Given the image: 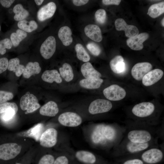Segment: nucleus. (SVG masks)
I'll use <instances>...</instances> for the list:
<instances>
[{"mask_svg": "<svg viewBox=\"0 0 164 164\" xmlns=\"http://www.w3.org/2000/svg\"><path fill=\"white\" fill-rule=\"evenodd\" d=\"M128 140L134 143H145L153 141V135L150 131L143 129H134L127 134Z\"/></svg>", "mask_w": 164, "mask_h": 164, "instance_id": "obj_1", "label": "nucleus"}, {"mask_svg": "<svg viewBox=\"0 0 164 164\" xmlns=\"http://www.w3.org/2000/svg\"><path fill=\"white\" fill-rule=\"evenodd\" d=\"M21 147L15 143H8L0 145V159L8 160L13 159L20 153Z\"/></svg>", "mask_w": 164, "mask_h": 164, "instance_id": "obj_2", "label": "nucleus"}, {"mask_svg": "<svg viewBox=\"0 0 164 164\" xmlns=\"http://www.w3.org/2000/svg\"><path fill=\"white\" fill-rule=\"evenodd\" d=\"M20 106L23 111L28 113H32L39 108L40 105L36 97L29 92H27L21 98Z\"/></svg>", "mask_w": 164, "mask_h": 164, "instance_id": "obj_3", "label": "nucleus"}, {"mask_svg": "<svg viewBox=\"0 0 164 164\" xmlns=\"http://www.w3.org/2000/svg\"><path fill=\"white\" fill-rule=\"evenodd\" d=\"M155 110V106L152 103L142 102L135 105L132 108V112L136 117L143 118L151 116Z\"/></svg>", "mask_w": 164, "mask_h": 164, "instance_id": "obj_4", "label": "nucleus"}, {"mask_svg": "<svg viewBox=\"0 0 164 164\" xmlns=\"http://www.w3.org/2000/svg\"><path fill=\"white\" fill-rule=\"evenodd\" d=\"M103 93L105 97L111 101H120L125 98L126 92L122 87L116 84L111 85L105 88Z\"/></svg>", "mask_w": 164, "mask_h": 164, "instance_id": "obj_5", "label": "nucleus"}, {"mask_svg": "<svg viewBox=\"0 0 164 164\" xmlns=\"http://www.w3.org/2000/svg\"><path fill=\"white\" fill-rule=\"evenodd\" d=\"M112 107V104L109 101L98 99L91 103L89 107L88 111L90 114H95L108 112Z\"/></svg>", "mask_w": 164, "mask_h": 164, "instance_id": "obj_6", "label": "nucleus"}, {"mask_svg": "<svg viewBox=\"0 0 164 164\" xmlns=\"http://www.w3.org/2000/svg\"><path fill=\"white\" fill-rule=\"evenodd\" d=\"M59 122L61 125L67 127H75L81 124L82 119L76 113L66 112L60 114L58 118Z\"/></svg>", "mask_w": 164, "mask_h": 164, "instance_id": "obj_7", "label": "nucleus"}, {"mask_svg": "<svg viewBox=\"0 0 164 164\" xmlns=\"http://www.w3.org/2000/svg\"><path fill=\"white\" fill-rule=\"evenodd\" d=\"M161 149L153 147L145 150L141 155L143 161L149 164H153L158 163L162 159L163 154Z\"/></svg>", "mask_w": 164, "mask_h": 164, "instance_id": "obj_8", "label": "nucleus"}, {"mask_svg": "<svg viewBox=\"0 0 164 164\" xmlns=\"http://www.w3.org/2000/svg\"><path fill=\"white\" fill-rule=\"evenodd\" d=\"M57 137V130L53 128H48L42 133L39 140L40 144L44 147H53L56 143Z\"/></svg>", "mask_w": 164, "mask_h": 164, "instance_id": "obj_9", "label": "nucleus"}, {"mask_svg": "<svg viewBox=\"0 0 164 164\" xmlns=\"http://www.w3.org/2000/svg\"><path fill=\"white\" fill-rule=\"evenodd\" d=\"M56 42L54 37H48L43 43L40 52L43 57L45 59L50 58L53 55L56 49Z\"/></svg>", "mask_w": 164, "mask_h": 164, "instance_id": "obj_10", "label": "nucleus"}, {"mask_svg": "<svg viewBox=\"0 0 164 164\" xmlns=\"http://www.w3.org/2000/svg\"><path fill=\"white\" fill-rule=\"evenodd\" d=\"M152 68L151 64L148 62L138 63L132 67L131 71L132 77L135 80H141Z\"/></svg>", "mask_w": 164, "mask_h": 164, "instance_id": "obj_11", "label": "nucleus"}, {"mask_svg": "<svg viewBox=\"0 0 164 164\" xmlns=\"http://www.w3.org/2000/svg\"><path fill=\"white\" fill-rule=\"evenodd\" d=\"M153 142L152 141L145 143L132 142L128 140L123 143L122 148L123 151L130 153H138L150 148Z\"/></svg>", "mask_w": 164, "mask_h": 164, "instance_id": "obj_12", "label": "nucleus"}, {"mask_svg": "<svg viewBox=\"0 0 164 164\" xmlns=\"http://www.w3.org/2000/svg\"><path fill=\"white\" fill-rule=\"evenodd\" d=\"M115 26L117 30L124 31L126 36L129 38L135 36L139 33L138 30L136 26L127 24L122 18H118L116 20Z\"/></svg>", "mask_w": 164, "mask_h": 164, "instance_id": "obj_13", "label": "nucleus"}, {"mask_svg": "<svg viewBox=\"0 0 164 164\" xmlns=\"http://www.w3.org/2000/svg\"><path fill=\"white\" fill-rule=\"evenodd\" d=\"M149 37L147 32H143L137 35L128 39L126 40L127 45L132 50H140L143 47V43Z\"/></svg>", "mask_w": 164, "mask_h": 164, "instance_id": "obj_14", "label": "nucleus"}, {"mask_svg": "<svg viewBox=\"0 0 164 164\" xmlns=\"http://www.w3.org/2000/svg\"><path fill=\"white\" fill-rule=\"evenodd\" d=\"M56 9V5L53 2H50L42 7L37 12L38 19L42 22L52 17L55 13Z\"/></svg>", "mask_w": 164, "mask_h": 164, "instance_id": "obj_15", "label": "nucleus"}, {"mask_svg": "<svg viewBox=\"0 0 164 164\" xmlns=\"http://www.w3.org/2000/svg\"><path fill=\"white\" fill-rule=\"evenodd\" d=\"M163 74V71L159 69L151 70L142 78V84L145 86H151L160 80L162 77Z\"/></svg>", "mask_w": 164, "mask_h": 164, "instance_id": "obj_16", "label": "nucleus"}, {"mask_svg": "<svg viewBox=\"0 0 164 164\" xmlns=\"http://www.w3.org/2000/svg\"><path fill=\"white\" fill-rule=\"evenodd\" d=\"M84 31L88 37L96 42H100L102 39L101 30L97 25L89 24L86 26L84 28Z\"/></svg>", "mask_w": 164, "mask_h": 164, "instance_id": "obj_17", "label": "nucleus"}, {"mask_svg": "<svg viewBox=\"0 0 164 164\" xmlns=\"http://www.w3.org/2000/svg\"><path fill=\"white\" fill-rule=\"evenodd\" d=\"M81 71L85 78H98L101 74L96 70L89 62H85L81 66Z\"/></svg>", "mask_w": 164, "mask_h": 164, "instance_id": "obj_18", "label": "nucleus"}, {"mask_svg": "<svg viewBox=\"0 0 164 164\" xmlns=\"http://www.w3.org/2000/svg\"><path fill=\"white\" fill-rule=\"evenodd\" d=\"M59 111L56 103L53 101H50L40 108L39 113L42 115L54 117L58 113Z\"/></svg>", "mask_w": 164, "mask_h": 164, "instance_id": "obj_19", "label": "nucleus"}, {"mask_svg": "<svg viewBox=\"0 0 164 164\" xmlns=\"http://www.w3.org/2000/svg\"><path fill=\"white\" fill-rule=\"evenodd\" d=\"M72 31L67 26L61 27L58 32V36L63 44L66 46L70 45L73 41Z\"/></svg>", "mask_w": 164, "mask_h": 164, "instance_id": "obj_20", "label": "nucleus"}, {"mask_svg": "<svg viewBox=\"0 0 164 164\" xmlns=\"http://www.w3.org/2000/svg\"><path fill=\"white\" fill-rule=\"evenodd\" d=\"M110 66L112 71L116 74L123 72L125 68L124 59L120 55L116 56L111 59Z\"/></svg>", "mask_w": 164, "mask_h": 164, "instance_id": "obj_21", "label": "nucleus"}, {"mask_svg": "<svg viewBox=\"0 0 164 164\" xmlns=\"http://www.w3.org/2000/svg\"><path fill=\"white\" fill-rule=\"evenodd\" d=\"M41 77L43 80L50 83L55 82L59 84L62 81L60 73L56 70L45 71L42 74Z\"/></svg>", "mask_w": 164, "mask_h": 164, "instance_id": "obj_22", "label": "nucleus"}, {"mask_svg": "<svg viewBox=\"0 0 164 164\" xmlns=\"http://www.w3.org/2000/svg\"><path fill=\"white\" fill-rule=\"evenodd\" d=\"M75 156L79 161L86 164H93L96 160V157L93 153L86 151H77Z\"/></svg>", "mask_w": 164, "mask_h": 164, "instance_id": "obj_23", "label": "nucleus"}, {"mask_svg": "<svg viewBox=\"0 0 164 164\" xmlns=\"http://www.w3.org/2000/svg\"><path fill=\"white\" fill-rule=\"evenodd\" d=\"M103 82V80L100 78H85L79 82L80 85L85 88L93 89L99 88Z\"/></svg>", "mask_w": 164, "mask_h": 164, "instance_id": "obj_24", "label": "nucleus"}, {"mask_svg": "<svg viewBox=\"0 0 164 164\" xmlns=\"http://www.w3.org/2000/svg\"><path fill=\"white\" fill-rule=\"evenodd\" d=\"M20 60L18 58L10 59L9 61L7 69L10 71H13L18 77L20 76L23 73L25 69V67L20 64Z\"/></svg>", "mask_w": 164, "mask_h": 164, "instance_id": "obj_25", "label": "nucleus"}, {"mask_svg": "<svg viewBox=\"0 0 164 164\" xmlns=\"http://www.w3.org/2000/svg\"><path fill=\"white\" fill-rule=\"evenodd\" d=\"M41 71V67L38 62H29L25 67L23 76L25 78H29L34 74H39Z\"/></svg>", "mask_w": 164, "mask_h": 164, "instance_id": "obj_26", "label": "nucleus"}, {"mask_svg": "<svg viewBox=\"0 0 164 164\" xmlns=\"http://www.w3.org/2000/svg\"><path fill=\"white\" fill-rule=\"evenodd\" d=\"M60 76L67 82H69L73 78L74 74L72 68L69 63H65L59 69Z\"/></svg>", "mask_w": 164, "mask_h": 164, "instance_id": "obj_27", "label": "nucleus"}, {"mask_svg": "<svg viewBox=\"0 0 164 164\" xmlns=\"http://www.w3.org/2000/svg\"><path fill=\"white\" fill-rule=\"evenodd\" d=\"M164 12V2L154 4L149 8L147 14L153 18L160 16Z\"/></svg>", "mask_w": 164, "mask_h": 164, "instance_id": "obj_28", "label": "nucleus"}, {"mask_svg": "<svg viewBox=\"0 0 164 164\" xmlns=\"http://www.w3.org/2000/svg\"><path fill=\"white\" fill-rule=\"evenodd\" d=\"M13 11L15 13L14 19L16 21L23 20L29 15L28 11L24 8L20 4L15 5L13 8Z\"/></svg>", "mask_w": 164, "mask_h": 164, "instance_id": "obj_29", "label": "nucleus"}, {"mask_svg": "<svg viewBox=\"0 0 164 164\" xmlns=\"http://www.w3.org/2000/svg\"><path fill=\"white\" fill-rule=\"evenodd\" d=\"M43 128V125L42 124H38L28 130L26 134L36 141H39Z\"/></svg>", "mask_w": 164, "mask_h": 164, "instance_id": "obj_30", "label": "nucleus"}, {"mask_svg": "<svg viewBox=\"0 0 164 164\" xmlns=\"http://www.w3.org/2000/svg\"><path fill=\"white\" fill-rule=\"evenodd\" d=\"M104 124L97 125L94 129L91 135L92 142L96 145H103L102 132Z\"/></svg>", "mask_w": 164, "mask_h": 164, "instance_id": "obj_31", "label": "nucleus"}, {"mask_svg": "<svg viewBox=\"0 0 164 164\" xmlns=\"http://www.w3.org/2000/svg\"><path fill=\"white\" fill-rule=\"evenodd\" d=\"M18 26L19 28L26 32H30L37 29L38 25L34 20L28 21L25 20L19 21Z\"/></svg>", "mask_w": 164, "mask_h": 164, "instance_id": "obj_32", "label": "nucleus"}, {"mask_svg": "<svg viewBox=\"0 0 164 164\" xmlns=\"http://www.w3.org/2000/svg\"><path fill=\"white\" fill-rule=\"evenodd\" d=\"M27 36V33L21 29H18L16 32L12 33L10 39L12 45L15 47L18 46L20 42Z\"/></svg>", "mask_w": 164, "mask_h": 164, "instance_id": "obj_33", "label": "nucleus"}, {"mask_svg": "<svg viewBox=\"0 0 164 164\" xmlns=\"http://www.w3.org/2000/svg\"><path fill=\"white\" fill-rule=\"evenodd\" d=\"M75 48L77 57L79 60L85 62H88L90 60V56L82 44H76Z\"/></svg>", "mask_w": 164, "mask_h": 164, "instance_id": "obj_34", "label": "nucleus"}, {"mask_svg": "<svg viewBox=\"0 0 164 164\" xmlns=\"http://www.w3.org/2000/svg\"><path fill=\"white\" fill-rule=\"evenodd\" d=\"M12 43L9 39L5 38L0 40V54H4L6 52V49H10L12 46Z\"/></svg>", "mask_w": 164, "mask_h": 164, "instance_id": "obj_35", "label": "nucleus"}, {"mask_svg": "<svg viewBox=\"0 0 164 164\" xmlns=\"http://www.w3.org/2000/svg\"><path fill=\"white\" fill-rule=\"evenodd\" d=\"M96 21L100 24H104L106 19V13L105 11L103 9L97 10L95 14Z\"/></svg>", "mask_w": 164, "mask_h": 164, "instance_id": "obj_36", "label": "nucleus"}, {"mask_svg": "<svg viewBox=\"0 0 164 164\" xmlns=\"http://www.w3.org/2000/svg\"><path fill=\"white\" fill-rule=\"evenodd\" d=\"M86 47L88 50L94 55L98 56L101 52V50L100 47L97 44L93 42L88 43Z\"/></svg>", "mask_w": 164, "mask_h": 164, "instance_id": "obj_37", "label": "nucleus"}, {"mask_svg": "<svg viewBox=\"0 0 164 164\" xmlns=\"http://www.w3.org/2000/svg\"><path fill=\"white\" fill-rule=\"evenodd\" d=\"M13 97V94L4 91H0V104L6 102Z\"/></svg>", "mask_w": 164, "mask_h": 164, "instance_id": "obj_38", "label": "nucleus"}, {"mask_svg": "<svg viewBox=\"0 0 164 164\" xmlns=\"http://www.w3.org/2000/svg\"><path fill=\"white\" fill-rule=\"evenodd\" d=\"M55 159L50 154H46L42 156L39 160L38 164H53Z\"/></svg>", "mask_w": 164, "mask_h": 164, "instance_id": "obj_39", "label": "nucleus"}, {"mask_svg": "<svg viewBox=\"0 0 164 164\" xmlns=\"http://www.w3.org/2000/svg\"><path fill=\"white\" fill-rule=\"evenodd\" d=\"M9 63L8 59L6 57L0 58V74L7 69Z\"/></svg>", "mask_w": 164, "mask_h": 164, "instance_id": "obj_40", "label": "nucleus"}, {"mask_svg": "<svg viewBox=\"0 0 164 164\" xmlns=\"http://www.w3.org/2000/svg\"><path fill=\"white\" fill-rule=\"evenodd\" d=\"M53 164H69L68 160L65 156H60L55 160Z\"/></svg>", "mask_w": 164, "mask_h": 164, "instance_id": "obj_41", "label": "nucleus"}, {"mask_svg": "<svg viewBox=\"0 0 164 164\" xmlns=\"http://www.w3.org/2000/svg\"><path fill=\"white\" fill-rule=\"evenodd\" d=\"M121 0H103L102 2L105 5H118Z\"/></svg>", "mask_w": 164, "mask_h": 164, "instance_id": "obj_42", "label": "nucleus"}, {"mask_svg": "<svg viewBox=\"0 0 164 164\" xmlns=\"http://www.w3.org/2000/svg\"><path fill=\"white\" fill-rule=\"evenodd\" d=\"M15 0H0V3L3 7L9 8L10 7Z\"/></svg>", "mask_w": 164, "mask_h": 164, "instance_id": "obj_43", "label": "nucleus"}, {"mask_svg": "<svg viewBox=\"0 0 164 164\" xmlns=\"http://www.w3.org/2000/svg\"><path fill=\"white\" fill-rule=\"evenodd\" d=\"M123 164H144L143 161L139 159H135L128 160Z\"/></svg>", "mask_w": 164, "mask_h": 164, "instance_id": "obj_44", "label": "nucleus"}, {"mask_svg": "<svg viewBox=\"0 0 164 164\" xmlns=\"http://www.w3.org/2000/svg\"><path fill=\"white\" fill-rule=\"evenodd\" d=\"M89 0H73L72 2L73 4L77 6H80L87 4Z\"/></svg>", "mask_w": 164, "mask_h": 164, "instance_id": "obj_45", "label": "nucleus"}, {"mask_svg": "<svg viewBox=\"0 0 164 164\" xmlns=\"http://www.w3.org/2000/svg\"><path fill=\"white\" fill-rule=\"evenodd\" d=\"M44 0H34L36 4L38 5H41Z\"/></svg>", "mask_w": 164, "mask_h": 164, "instance_id": "obj_46", "label": "nucleus"}, {"mask_svg": "<svg viewBox=\"0 0 164 164\" xmlns=\"http://www.w3.org/2000/svg\"><path fill=\"white\" fill-rule=\"evenodd\" d=\"M164 18H163L162 19V21H161V23L162 26L164 27Z\"/></svg>", "mask_w": 164, "mask_h": 164, "instance_id": "obj_47", "label": "nucleus"}, {"mask_svg": "<svg viewBox=\"0 0 164 164\" xmlns=\"http://www.w3.org/2000/svg\"><path fill=\"white\" fill-rule=\"evenodd\" d=\"M1 26L0 25V31H1Z\"/></svg>", "mask_w": 164, "mask_h": 164, "instance_id": "obj_48", "label": "nucleus"}, {"mask_svg": "<svg viewBox=\"0 0 164 164\" xmlns=\"http://www.w3.org/2000/svg\"><path fill=\"white\" fill-rule=\"evenodd\" d=\"M15 164H21L19 163H15Z\"/></svg>", "mask_w": 164, "mask_h": 164, "instance_id": "obj_49", "label": "nucleus"}]
</instances>
